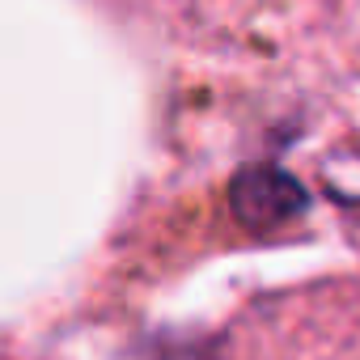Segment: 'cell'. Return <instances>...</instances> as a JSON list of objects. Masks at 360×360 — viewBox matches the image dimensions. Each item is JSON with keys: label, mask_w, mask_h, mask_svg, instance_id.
<instances>
[{"label": "cell", "mask_w": 360, "mask_h": 360, "mask_svg": "<svg viewBox=\"0 0 360 360\" xmlns=\"http://www.w3.org/2000/svg\"><path fill=\"white\" fill-rule=\"evenodd\" d=\"M229 204L238 212L242 225L250 229H276L292 217H301L305 208V191L292 174L276 169V165H250L233 178L229 187Z\"/></svg>", "instance_id": "cell-1"}]
</instances>
